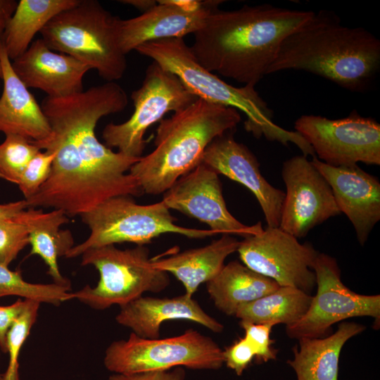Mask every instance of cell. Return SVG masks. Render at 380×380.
<instances>
[{
  "instance_id": "6da1fadb",
  "label": "cell",
  "mask_w": 380,
  "mask_h": 380,
  "mask_svg": "<svg viewBox=\"0 0 380 380\" xmlns=\"http://www.w3.org/2000/svg\"><path fill=\"white\" fill-rule=\"evenodd\" d=\"M42 110L51 134L32 143L56 156L46 182L25 200L28 208L58 209L68 217L80 216L110 198L144 194L138 181L127 172L141 157L114 152L96 137L100 119L115 112L106 95L86 90L50 99Z\"/></svg>"
},
{
  "instance_id": "7a4b0ae2",
  "label": "cell",
  "mask_w": 380,
  "mask_h": 380,
  "mask_svg": "<svg viewBox=\"0 0 380 380\" xmlns=\"http://www.w3.org/2000/svg\"><path fill=\"white\" fill-rule=\"evenodd\" d=\"M314 13L270 4L217 8L194 34L189 47L207 70L255 86L267 75L284 39Z\"/></svg>"
},
{
  "instance_id": "3957f363",
  "label": "cell",
  "mask_w": 380,
  "mask_h": 380,
  "mask_svg": "<svg viewBox=\"0 0 380 380\" xmlns=\"http://www.w3.org/2000/svg\"><path fill=\"white\" fill-rule=\"evenodd\" d=\"M379 68V39L363 27L343 25L333 11L322 10L284 39L267 75L303 70L360 92Z\"/></svg>"
},
{
  "instance_id": "277c9868",
  "label": "cell",
  "mask_w": 380,
  "mask_h": 380,
  "mask_svg": "<svg viewBox=\"0 0 380 380\" xmlns=\"http://www.w3.org/2000/svg\"><path fill=\"white\" fill-rule=\"evenodd\" d=\"M241 121L237 110L197 99L160 121L154 150L141 156L129 173L144 194L165 192L202 162L208 145Z\"/></svg>"
},
{
  "instance_id": "5b68a950",
  "label": "cell",
  "mask_w": 380,
  "mask_h": 380,
  "mask_svg": "<svg viewBox=\"0 0 380 380\" xmlns=\"http://www.w3.org/2000/svg\"><path fill=\"white\" fill-rule=\"evenodd\" d=\"M135 51L176 75L197 98L243 112L244 128L255 138L264 136L288 146L293 143L305 157L315 156L308 141L297 132L288 131L272 121L273 111L259 95L255 85L236 87L203 68L184 39L172 38L144 43Z\"/></svg>"
},
{
  "instance_id": "8992f818",
  "label": "cell",
  "mask_w": 380,
  "mask_h": 380,
  "mask_svg": "<svg viewBox=\"0 0 380 380\" xmlns=\"http://www.w3.org/2000/svg\"><path fill=\"white\" fill-rule=\"evenodd\" d=\"M118 19L98 1L79 0L53 17L39 33L53 51L75 58L106 82H115L127 68L126 55L118 42Z\"/></svg>"
},
{
  "instance_id": "52a82bcc",
  "label": "cell",
  "mask_w": 380,
  "mask_h": 380,
  "mask_svg": "<svg viewBox=\"0 0 380 380\" xmlns=\"http://www.w3.org/2000/svg\"><path fill=\"white\" fill-rule=\"evenodd\" d=\"M80 217L90 234L86 240L69 251L66 258H76L88 249L107 245L125 242L146 245L167 233L179 234L191 239L218 234L209 229L187 228L176 224V219L162 201L140 205L125 196L107 199Z\"/></svg>"
},
{
  "instance_id": "ba28073f",
  "label": "cell",
  "mask_w": 380,
  "mask_h": 380,
  "mask_svg": "<svg viewBox=\"0 0 380 380\" xmlns=\"http://www.w3.org/2000/svg\"><path fill=\"white\" fill-rule=\"evenodd\" d=\"M81 256V265L94 267L99 279L94 287L70 292L67 300L77 299L95 310L123 306L145 292L159 293L170 284L168 273L152 266L145 245L125 250L107 245L88 249Z\"/></svg>"
},
{
  "instance_id": "9c48e42d",
  "label": "cell",
  "mask_w": 380,
  "mask_h": 380,
  "mask_svg": "<svg viewBox=\"0 0 380 380\" xmlns=\"http://www.w3.org/2000/svg\"><path fill=\"white\" fill-rule=\"evenodd\" d=\"M113 374H132L177 367L215 370L224 364L223 350L210 337L190 329L165 338H144L131 333L127 340L112 342L103 357Z\"/></svg>"
},
{
  "instance_id": "30bf717a",
  "label": "cell",
  "mask_w": 380,
  "mask_h": 380,
  "mask_svg": "<svg viewBox=\"0 0 380 380\" xmlns=\"http://www.w3.org/2000/svg\"><path fill=\"white\" fill-rule=\"evenodd\" d=\"M134 110L131 117L120 124L110 122L103 129L105 145L117 148L130 157L142 156L147 129L160 122L169 112H176L194 102L197 98L170 71L153 61L145 72L141 86L131 94Z\"/></svg>"
},
{
  "instance_id": "8fae6325",
  "label": "cell",
  "mask_w": 380,
  "mask_h": 380,
  "mask_svg": "<svg viewBox=\"0 0 380 380\" xmlns=\"http://www.w3.org/2000/svg\"><path fill=\"white\" fill-rule=\"evenodd\" d=\"M316 276L317 293L306 313L296 323L286 326L289 337L323 338L331 327L342 320L356 317H371L380 320L379 295L366 296L350 290L341 279L336 260L319 253L312 266Z\"/></svg>"
},
{
  "instance_id": "7c38bea8",
  "label": "cell",
  "mask_w": 380,
  "mask_h": 380,
  "mask_svg": "<svg viewBox=\"0 0 380 380\" xmlns=\"http://www.w3.org/2000/svg\"><path fill=\"white\" fill-rule=\"evenodd\" d=\"M317 158L331 166H350L361 162L380 165V125L355 110L347 117L329 119L303 115L294 123Z\"/></svg>"
},
{
  "instance_id": "4fadbf2b",
  "label": "cell",
  "mask_w": 380,
  "mask_h": 380,
  "mask_svg": "<svg viewBox=\"0 0 380 380\" xmlns=\"http://www.w3.org/2000/svg\"><path fill=\"white\" fill-rule=\"evenodd\" d=\"M237 251L243 265L272 279L279 286L310 294L316 285L312 266L318 252L310 243L279 227H269L240 241Z\"/></svg>"
},
{
  "instance_id": "5bb4252c",
  "label": "cell",
  "mask_w": 380,
  "mask_h": 380,
  "mask_svg": "<svg viewBox=\"0 0 380 380\" xmlns=\"http://www.w3.org/2000/svg\"><path fill=\"white\" fill-rule=\"evenodd\" d=\"M286 193L279 227L296 238L305 236L315 227L340 215L331 186L304 156H296L282 165Z\"/></svg>"
},
{
  "instance_id": "9a60e30c",
  "label": "cell",
  "mask_w": 380,
  "mask_h": 380,
  "mask_svg": "<svg viewBox=\"0 0 380 380\" xmlns=\"http://www.w3.org/2000/svg\"><path fill=\"white\" fill-rule=\"evenodd\" d=\"M218 174L201 163L179 178L161 200L173 209L206 224L218 234H235L244 238L262 231L261 223L247 226L228 210Z\"/></svg>"
},
{
  "instance_id": "2e32d148",
  "label": "cell",
  "mask_w": 380,
  "mask_h": 380,
  "mask_svg": "<svg viewBox=\"0 0 380 380\" xmlns=\"http://www.w3.org/2000/svg\"><path fill=\"white\" fill-rule=\"evenodd\" d=\"M224 1L160 0L141 15L118 21V42L127 55L140 45L182 38L198 30L205 18Z\"/></svg>"
},
{
  "instance_id": "e0dca14e",
  "label": "cell",
  "mask_w": 380,
  "mask_h": 380,
  "mask_svg": "<svg viewBox=\"0 0 380 380\" xmlns=\"http://www.w3.org/2000/svg\"><path fill=\"white\" fill-rule=\"evenodd\" d=\"M201 163L249 189L262 210L267 227H279L285 193L265 179L255 156L234 139L231 131L208 145Z\"/></svg>"
},
{
  "instance_id": "ac0fdd59",
  "label": "cell",
  "mask_w": 380,
  "mask_h": 380,
  "mask_svg": "<svg viewBox=\"0 0 380 380\" xmlns=\"http://www.w3.org/2000/svg\"><path fill=\"white\" fill-rule=\"evenodd\" d=\"M312 165L327 180L341 213L352 223L361 246L367 241L380 220V182L378 177L361 169L350 166L329 165L317 156Z\"/></svg>"
},
{
  "instance_id": "d6986e66",
  "label": "cell",
  "mask_w": 380,
  "mask_h": 380,
  "mask_svg": "<svg viewBox=\"0 0 380 380\" xmlns=\"http://www.w3.org/2000/svg\"><path fill=\"white\" fill-rule=\"evenodd\" d=\"M12 68L29 89L44 91L47 96L61 98L83 90V78L91 69L75 58L51 49L42 39L11 61Z\"/></svg>"
},
{
  "instance_id": "ffe728a7",
  "label": "cell",
  "mask_w": 380,
  "mask_h": 380,
  "mask_svg": "<svg viewBox=\"0 0 380 380\" xmlns=\"http://www.w3.org/2000/svg\"><path fill=\"white\" fill-rule=\"evenodd\" d=\"M116 322L144 338H158L161 324L170 320H189L215 333L224 326L207 314L192 296L184 294L172 298L141 296L120 307Z\"/></svg>"
},
{
  "instance_id": "44dd1931",
  "label": "cell",
  "mask_w": 380,
  "mask_h": 380,
  "mask_svg": "<svg viewBox=\"0 0 380 380\" xmlns=\"http://www.w3.org/2000/svg\"><path fill=\"white\" fill-rule=\"evenodd\" d=\"M3 91L0 96V132L17 134L32 141L46 139L51 127L42 107L14 72L0 43Z\"/></svg>"
},
{
  "instance_id": "7402d4cb",
  "label": "cell",
  "mask_w": 380,
  "mask_h": 380,
  "mask_svg": "<svg viewBox=\"0 0 380 380\" xmlns=\"http://www.w3.org/2000/svg\"><path fill=\"white\" fill-rule=\"evenodd\" d=\"M15 218L23 223L29 233L30 255L39 256L48 267L47 274L53 283L70 285L60 272L58 260L65 257L74 246L71 232L61 229L69 222L65 213L58 209L45 213L42 209L27 208L21 211Z\"/></svg>"
},
{
  "instance_id": "603a6c76",
  "label": "cell",
  "mask_w": 380,
  "mask_h": 380,
  "mask_svg": "<svg viewBox=\"0 0 380 380\" xmlns=\"http://www.w3.org/2000/svg\"><path fill=\"white\" fill-rule=\"evenodd\" d=\"M240 241L229 234L203 247L189 249L167 258L153 260L152 266L172 274L182 282L185 294L192 296L198 286L213 279L224 267L230 254L237 251Z\"/></svg>"
},
{
  "instance_id": "cb8c5ba5",
  "label": "cell",
  "mask_w": 380,
  "mask_h": 380,
  "mask_svg": "<svg viewBox=\"0 0 380 380\" xmlns=\"http://www.w3.org/2000/svg\"><path fill=\"white\" fill-rule=\"evenodd\" d=\"M365 329L362 324L344 322L330 336L298 339L299 348H293V358L287 361L295 371L297 380H338L343 345Z\"/></svg>"
},
{
  "instance_id": "d4e9b609",
  "label": "cell",
  "mask_w": 380,
  "mask_h": 380,
  "mask_svg": "<svg viewBox=\"0 0 380 380\" xmlns=\"http://www.w3.org/2000/svg\"><path fill=\"white\" fill-rule=\"evenodd\" d=\"M279 287L270 278L241 264L232 261L206 283V289L215 305L227 315H234L243 305L259 299Z\"/></svg>"
},
{
  "instance_id": "484cf974",
  "label": "cell",
  "mask_w": 380,
  "mask_h": 380,
  "mask_svg": "<svg viewBox=\"0 0 380 380\" xmlns=\"http://www.w3.org/2000/svg\"><path fill=\"white\" fill-rule=\"evenodd\" d=\"M79 0H20L2 38L12 61L30 46L37 33L56 15L75 6Z\"/></svg>"
},
{
  "instance_id": "4316f807",
  "label": "cell",
  "mask_w": 380,
  "mask_h": 380,
  "mask_svg": "<svg viewBox=\"0 0 380 380\" xmlns=\"http://www.w3.org/2000/svg\"><path fill=\"white\" fill-rule=\"evenodd\" d=\"M312 296L290 286H279L274 291L240 307L235 316L254 324H284L290 326L308 311Z\"/></svg>"
},
{
  "instance_id": "83f0119b",
  "label": "cell",
  "mask_w": 380,
  "mask_h": 380,
  "mask_svg": "<svg viewBox=\"0 0 380 380\" xmlns=\"http://www.w3.org/2000/svg\"><path fill=\"white\" fill-rule=\"evenodd\" d=\"M70 291V285L28 282L23 279L20 271H12L0 265V298L17 296L40 303L59 305L67 301Z\"/></svg>"
},
{
  "instance_id": "f1b7e54d",
  "label": "cell",
  "mask_w": 380,
  "mask_h": 380,
  "mask_svg": "<svg viewBox=\"0 0 380 380\" xmlns=\"http://www.w3.org/2000/svg\"><path fill=\"white\" fill-rule=\"evenodd\" d=\"M40 303L25 299L21 313L9 328L6 334V353L9 355L7 369L2 380H20L18 358L32 326L37 321Z\"/></svg>"
},
{
  "instance_id": "f546056e",
  "label": "cell",
  "mask_w": 380,
  "mask_h": 380,
  "mask_svg": "<svg viewBox=\"0 0 380 380\" xmlns=\"http://www.w3.org/2000/svg\"><path fill=\"white\" fill-rule=\"evenodd\" d=\"M5 136L4 141L0 144V178L18 185L24 169L41 150L21 136Z\"/></svg>"
},
{
  "instance_id": "4dcf8cb0",
  "label": "cell",
  "mask_w": 380,
  "mask_h": 380,
  "mask_svg": "<svg viewBox=\"0 0 380 380\" xmlns=\"http://www.w3.org/2000/svg\"><path fill=\"white\" fill-rule=\"evenodd\" d=\"M55 156L54 151H40L28 163L18 184L25 200L33 196L46 182L51 173Z\"/></svg>"
},
{
  "instance_id": "1f68e13d",
  "label": "cell",
  "mask_w": 380,
  "mask_h": 380,
  "mask_svg": "<svg viewBox=\"0 0 380 380\" xmlns=\"http://www.w3.org/2000/svg\"><path fill=\"white\" fill-rule=\"evenodd\" d=\"M29 245L26 227L15 217L0 220V265L7 266Z\"/></svg>"
},
{
  "instance_id": "d6a6232c",
  "label": "cell",
  "mask_w": 380,
  "mask_h": 380,
  "mask_svg": "<svg viewBox=\"0 0 380 380\" xmlns=\"http://www.w3.org/2000/svg\"><path fill=\"white\" fill-rule=\"evenodd\" d=\"M241 327L245 331L244 338L253 349L258 362H267L277 358V350L272 347L273 341L270 333L274 325L271 324H254L241 321Z\"/></svg>"
},
{
  "instance_id": "836d02e7",
  "label": "cell",
  "mask_w": 380,
  "mask_h": 380,
  "mask_svg": "<svg viewBox=\"0 0 380 380\" xmlns=\"http://www.w3.org/2000/svg\"><path fill=\"white\" fill-rule=\"evenodd\" d=\"M224 363L236 375L241 376L255 357V352L245 338H240L223 350Z\"/></svg>"
},
{
  "instance_id": "e575fe53",
  "label": "cell",
  "mask_w": 380,
  "mask_h": 380,
  "mask_svg": "<svg viewBox=\"0 0 380 380\" xmlns=\"http://www.w3.org/2000/svg\"><path fill=\"white\" fill-rule=\"evenodd\" d=\"M186 372L182 367L132 374H113L108 380H185Z\"/></svg>"
},
{
  "instance_id": "d590c367",
  "label": "cell",
  "mask_w": 380,
  "mask_h": 380,
  "mask_svg": "<svg viewBox=\"0 0 380 380\" xmlns=\"http://www.w3.org/2000/svg\"><path fill=\"white\" fill-rule=\"evenodd\" d=\"M25 305V300L18 299L10 305H0V349L6 353V334L7 332L21 313Z\"/></svg>"
},
{
  "instance_id": "8d00e7d4",
  "label": "cell",
  "mask_w": 380,
  "mask_h": 380,
  "mask_svg": "<svg viewBox=\"0 0 380 380\" xmlns=\"http://www.w3.org/2000/svg\"><path fill=\"white\" fill-rule=\"evenodd\" d=\"M18 3L15 0H0V43Z\"/></svg>"
},
{
  "instance_id": "74e56055",
  "label": "cell",
  "mask_w": 380,
  "mask_h": 380,
  "mask_svg": "<svg viewBox=\"0 0 380 380\" xmlns=\"http://www.w3.org/2000/svg\"><path fill=\"white\" fill-rule=\"evenodd\" d=\"M28 208L25 199L0 204V220L13 218L16 217L21 211Z\"/></svg>"
},
{
  "instance_id": "f35d334b",
  "label": "cell",
  "mask_w": 380,
  "mask_h": 380,
  "mask_svg": "<svg viewBox=\"0 0 380 380\" xmlns=\"http://www.w3.org/2000/svg\"><path fill=\"white\" fill-rule=\"evenodd\" d=\"M119 2L134 6L143 13L150 10L157 4V1L152 0H121Z\"/></svg>"
},
{
  "instance_id": "ab89813d",
  "label": "cell",
  "mask_w": 380,
  "mask_h": 380,
  "mask_svg": "<svg viewBox=\"0 0 380 380\" xmlns=\"http://www.w3.org/2000/svg\"><path fill=\"white\" fill-rule=\"evenodd\" d=\"M0 78H1V63H0Z\"/></svg>"
},
{
  "instance_id": "60d3db41",
  "label": "cell",
  "mask_w": 380,
  "mask_h": 380,
  "mask_svg": "<svg viewBox=\"0 0 380 380\" xmlns=\"http://www.w3.org/2000/svg\"><path fill=\"white\" fill-rule=\"evenodd\" d=\"M0 355H1V353H0ZM2 374L1 372H0V380H2Z\"/></svg>"
},
{
  "instance_id": "b9f144b4",
  "label": "cell",
  "mask_w": 380,
  "mask_h": 380,
  "mask_svg": "<svg viewBox=\"0 0 380 380\" xmlns=\"http://www.w3.org/2000/svg\"><path fill=\"white\" fill-rule=\"evenodd\" d=\"M0 80H1V78H0ZM1 82V81H0ZM0 84H1V82H0Z\"/></svg>"
}]
</instances>
